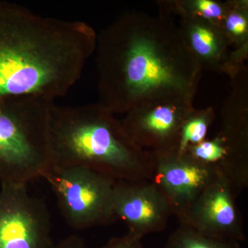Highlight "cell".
I'll use <instances>...</instances> for the list:
<instances>
[{"instance_id":"8992f818","label":"cell","mask_w":248,"mask_h":248,"mask_svg":"<svg viewBox=\"0 0 248 248\" xmlns=\"http://www.w3.org/2000/svg\"><path fill=\"white\" fill-rule=\"evenodd\" d=\"M193 99L172 97L141 104L122 120L125 133L139 148L152 154L177 153L183 125L195 110Z\"/></svg>"},{"instance_id":"4fadbf2b","label":"cell","mask_w":248,"mask_h":248,"mask_svg":"<svg viewBox=\"0 0 248 248\" xmlns=\"http://www.w3.org/2000/svg\"><path fill=\"white\" fill-rule=\"evenodd\" d=\"M160 14L170 16L176 12L202 18L219 26L228 9V1L215 0H166L159 1Z\"/></svg>"},{"instance_id":"2e32d148","label":"cell","mask_w":248,"mask_h":248,"mask_svg":"<svg viewBox=\"0 0 248 248\" xmlns=\"http://www.w3.org/2000/svg\"><path fill=\"white\" fill-rule=\"evenodd\" d=\"M102 248H144L141 239L127 233L119 237L111 239Z\"/></svg>"},{"instance_id":"6da1fadb","label":"cell","mask_w":248,"mask_h":248,"mask_svg":"<svg viewBox=\"0 0 248 248\" xmlns=\"http://www.w3.org/2000/svg\"><path fill=\"white\" fill-rule=\"evenodd\" d=\"M99 104L115 115L172 97L194 99L202 69L170 16L131 11L97 35Z\"/></svg>"},{"instance_id":"9c48e42d","label":"cell","mask_w":248,"mask_h":248,"mask_svg":"<svg viewBox=\"0 0 248 248\" xmlns=\"http://www.w3.org/2000/svg\"><path fill=\"white\" fill-rule=\"evenodd\" d=\"M237 193L220 178L209 186L179 218V223L215 239L245 241L242 216L236 203Z\"/></svg>"},{"instance_id":"30bf717a","label":"cell","mask_w":248,"mask_h":248,"mask_svg":"<svg viewBox=\"0 0 248 248\" xmlns=\"http://www.w3.org/2000/svg\"><path fill=\"white\" fill-rule=\"evenodd\" d=\"M113 205L117 219L125 223L129 234L141 239L164 231L173 215L166 196L149 180L117 181Z\"/></svg>"},{"instance_id":"5bb4252c","label":"cell","mask_w":248,"mask_h":248,"mask_svg":"<svg viewBox=\"0 0 248 248\" xmlns=\"http://www.w3.org/2000/svg\"><path fill=\"white\" fill-rule=\"evenodd\" d=\"M164 248H241V244L210 237L179 223V226L169 236Z\"/></svg>"},{"instance_id":"e0dca14e","label":"cell","mask_w":248,"mask_h":248,"mask_svg":"<svg viewBox=\"0 0 248 248\" xmlns=\"http://www.w3.org/2000/svg\"><path fill=\"white\" fill-rule=\"evenodd\" d=\"M51 248H86L84 240L76 235H72L59 242L57 245H53Z\"/></svg>"},{"instance_id":"7c38bea8","label":"cell","mask_w":248,"mask_h":248,"mask_svg":"<svg viewBox=\"0 0 248 248\" xmlns=\"http://www.w3.org/2000/svg\"><path fill=\"white\" fill-rule=\"evenodd\" d=\"M219 27L231 42L241 62L248 56V1L229 0L228 9Z\"/></svg>"},{"instance_id":"7a4b0ae2","label":"cell","mask_w":248,"mask_h":248,"mask_svg":"<svg viewBox=\"0 0 248 248\" xmlns=\"http://www.w3.org/2000/svg\"><path fill=\"white\" fill-rule=\"evenodd\" d=\"M96 42L87 23L43 17L0 1V98L55 102L79 81Z\"/></svg>"},{"instance_id":"52a82bcc","label":"cell","mask_w":248,"mask_h":248,"mask_svg":"<svg viewBox=\"0 0 248 248\" xmlns=\"http://www.w3.org/2000/svg\"><path fill=\"white\" fill-rule=\"evenodd\" d=\"M27 184H1L0 248H51V222L45 202Z\"/></svg>"},{"instance_id":"277c9868","label":"cell","mask_w":248,"mask_h":248,"mask_svg":"<svg viewBox=\"0 0 248 248\" xmlns=\"http://www.w3.org/2000/svg\"><path fill=\"white\" fill-rule=\"evenodd\" d=\"M53 102L32 97L0 98L1 184H27L51 167L48 115Z\"/></svg>"},{"instance_id":"3957f363","label":"cell","mask_w":248,"mask_h":248,"mask_svg":"<svg viewBox=\"0 0 248 248\" xmlns=\"http://www.w3.org/2000/svg\"><path fill=\"white\" fill-rule=\"evenodd\" d=\"M48 141L52 166L83 167L115 181L151 180V153L139 148L122 121L99 102L78 107L52 103Z\"/></svg>"},{"instance_id":"8fae6325","label":"cell","mask_w":248,"mask_h":248,"mask_svg":"<svg viewBox=\"0 0 248 248\" xmlns=\"http://www.w3.org/2000/svg\"><path fill=\"white\" fill-rule=\"evenodd\" d=\"M172 15L179 17V32L202 72L227 75L232 79L246 68L219 26L184 13Z\"/></svg>"},{"instance_id":"9a60e30c","label":"cell","mask_w":248,"mask_h":248,"mask_svg":"<svg viewBox=\"0 0 248 248\" xmlns=\"http://www.w3.org/2000/svg\"><path fill=\"white\" fill-rule=\"evenodd\" d=\"M212 107L193 111L183 125L177 153H183L189 146H195L206 140L210 125L215 120Z\"/></svg>"},{"instance_id":"5b68a950","label":"cell","mask_w":248,"mask_h":248,"mask_svg":"<svg viewBox=\"0 0 248 248\" xmlns=\"http://www.w3.org/2000/svg\"><path fill=\"white\" fill-rule=\"evenodd\" d=\"M43 178L51 186L62 215L72 228L85 230L117 221L115 179L86 168L54 166Z\"/></svg>"},{"instance_id":"ba28073f","label":"cell","mask_w":248,"mask_h":248,"mask_svg":"<svg viewBox=\"0 0 248 248\" xmlns=\"http://www.w3.org/2000/svg\"><path fill=\"white\" fill-rule=\"evenodd\" d=\"M151 154L153 172L150 181L162 191L178 219L209 186L223 177L215 168L186 152Z\"/></svg>"}]
</instances>
